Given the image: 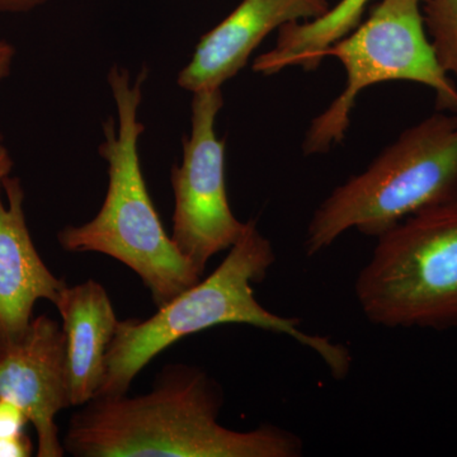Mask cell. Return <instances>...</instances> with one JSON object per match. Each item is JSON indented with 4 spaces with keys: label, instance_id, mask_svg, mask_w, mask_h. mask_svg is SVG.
Wrapping results in <instances>:
<instances>
[{
    "label": "cell",
    "instance_id": "obj_15",
    "mask_svg": "<svg viewBox=\"0 0 457 457\" xmlns=\"http://www.w3.org/2000/svg\"><path fill=\"white\" fill-rule=\"evenodd\" d=\"M35 444L26 432L17 436H0V457H31Z\"/></svg>",
    "mask_w": 457,
    "mask_h": 457
},
{
    "label": "cell",
    "instance_id": "obj_12",
    "mask_svg": "<svg viewBox=\"0 0 457 457\" xmlns=\"http://www.w3.org/2000/svg\"><path fill=\"white\" fill-rule=\"evenodd\" d=\"M369 3L370 0H341L317 20L279 27L276 46L254 60L253 71L266 77L290 66L315 71L323 62L324 51L361 25Z\"/></svg>",
    "mask_w": 457,
    "mask_h": 457
},
{
    "label": "cell",
    "instance_id": "obj_7",
    "mask_svg": "<svg viewBox=\"0 0 457 457\" xmlns=\"http://www.w3.org/2000/svg\"><path fill=\"white\" fill-rule=\"evenodd\" d=\"M191 132L183 137V155L170 170L174 194L171 239L201 276L213 255L228 251L246 222L231 212L225 176V141L216 134L224 106L221 88L192 93Z\"/></svg>",
    "mask_w": 457,
    "mask_h": 457
},
{
    "label": "cell",
    "instance_id": "obj_18",
    "mask_svg": "<svg viewBox=\"0 0 457 457\" xmlns=\"http://www.w3.org/2000/svg\"><path fill=\"white\" fill-rule=\"evenodd\" d=\"M12 168H13V161L9 154L7 147L0 144V186L3 180L11 176Z\"/></svg>",
    "mask_w": 457,
    "mask_h": 457
},
{
    "label": "cell",
    "instance_id": "obj_4",
    "mask_svg": "<svg viewBox=\"0 0 457 457\" xmlns=\"http://www.w3.org/2000/svg\"><path fill=\"white\" fill-rule=\"evenodd\" d=\"M457 198V114L438 111L385 147L368 170L333 189L306 230L314 257L354 228L378 237L414 213Z\"/></svg>",
    "mask_w": 457,
    "mask_h": 457
},
{
    "label": "cell",
    "instance_id": "obj_5",
    "mask_svg": "<svg viewBox=\"0 0 457 457\" xmlns=\"http://www.w3.org/2000/svg\"><path fill=\"white\" fill-rule=\"evenodd\" d=\"M376 239L354 284L370 323L457 328V198L409 216Z\"/></svg>",
    "mask_w": 457,
    "mask_h": 457
},
{
    "label": "cell",
    "instance_id": "obj_8",
    "mask_svg": "<svg viewBox=\"0 0 457 457\" xmlns=\"http://www.w3.org/2000/svg\"><path fill=\"white\" fill-rule=\"evenodd\" d=\"M0 399L23 409L37 436L38 457H62L56 416L73 407L65 336L55 319H32L25 333L0 345Z\"/></svg>",
    "mask_w": 457,
    "mask_h": 457
},
{
    "label": "cell",
    "instance_id": "obj_3",
    "mask_svg": "<svg viewBox=\"0 0 457 457\" xmlns=\"http://www.w3.org/2000/svg\"><path fill=\"white\" fill-rule=\"evenodd\" d=\"M146 77V68L135 80L122 66L110 69L108 86L119 121L110 117L104 123V141L98 147L107 163L106 197L92 220L65 227L57 242L71 253L95 252L121 262L139 276L161 308L203 276L165 231L141 170L139 140L145 126L137 113Z\"/></svg>",
    "mask_w": 457,
    "mask_h": 457
},
{
    "label": "cell",
    "instance_id": "obj_14",
    "mask_svg": "<svg viewBox=\"0 0 457 457\" xmlns=\"http://www.w3.org/2000/svg\"><path fill=\"white\" fill-rule=\"evenodd\" d=\"M29 417L16 403L0 399V436H17L25 432Z\"/></svg>",
    "mask_w": 457,
    "mask_h": 457
},
{
    "label": "cell",
    "instance_id": "obj_2",
    "mask_svg": "<svg viewBox=\"0 0 457 457\" xmlns=\"http://www.w3.org/2000/svg\"><path fill=\"white\" fill-rule=\"evenodd\" d=\"M275 262V249L262 236L257 222L246 221L245 233L212 275L158 308L150 318L119 321L98 396L128 394L135 378L162 352L186 337L222 324H245L290 337L317 353L333 378H347L352 354L345 345L306 333L300 319L281 317L258 302L254 285L266 279Z\"/></svg>",
    "mask_w": 457,
    "mask_h": 457
},
{
    "label": "cell",
    "instance_id": "obj_17",
    "mask_svg": "<svg viewBox=\"0 0 457 457\" xmlns=\"http://www.w3.org/2000/svg\"><path fill=\"white\" fill-rule=\"evenodd\" d=\"M14 56H16V50L13 45L0 38V82L11 74ZM0 144H2V137H0Z\"/></svg>",
    "mask_w": 457,
    "mask_h": 457
},
{
    "label": "cell",
    "instance_id": "obj_6",
    "mask_svg": "<svg viewBox=\"0 0 457 457\" xmlns=\"http://www.w3.org/2000/svg\"><path fill=\"white\" fill-rule=\"evenodd\" d=\"M423 3L381 0L366 22L324 51V57H337L345 66L347 82L336 101L312 120L303 139V154H326L342 143L357 97L375 84H423L436 93L438 111L457 114V87L442 69L427 35Z\"/></svg>",
    "mask_w": 457,
    "mask_h": 457
},
{
    "label": "cell",
    "instance_id": "obj_9",
    "mask_svg": "<svg viewBox=\"0 0 457 457\" xmlns=\"http://www.w3.org/2000/svg\"><path fill=\"white\" fill-rule=\"evenodd\" d=\"M329 9L328 0H242L222 22L201 37L177 83L191 93L222 88L245 68L270 32L286 23L317 20Z\"/></svg>",
    "mask_w": 457,
    "mask_h": 457
},
{
    "label": "cell",
    "instance_id": "obj_11",
    "mask_svg": "<svg viewBox=\"0 0 457 457\" xmlns=\"http://www.w3.org/2000/svg\"><path fill=\"white\" fill-rule=\"evenodd\" d=\"M54 305L65 336L71 404L82 407L101 392L108 348L120 320L106 288L92 278L66 286Z\"/></svg>",
    "mask_w": 457,
    "mask_h": 457
},
{
    "label": "cell",
    "instance_id": "obj_1",
    "mask_svg": "<svg viewBox=\"0 0 457 457\" xmlns=\"http://www.w3.org/2000/svg\"><path fill=\"white\" fill-rule=\"evenodd\" d=\"M221 385L197 366L167 365L149 393L97 396L69 420L75 457H299L302 438L273 425L236 431L219 422Z\"/></svg>",
    "mask_w": 457,
    "mask_h": 457
},
{
    "label": "cell",
    "instance_id": "obj_10",
    "mask_svg": "<svg viewBox=\"0 0 457 457\" xmlns=\"http://www.w3.org/2000/svg\"><path fill=\"white\" fill-rule=\"evenodd\" d=\"M68 286L42 261L25 213V189L18 177L0 186V345L26 332L36 303H55Z\"/></svg>",
    "mask_w": 457,
    "mask_h": 457
},
{
    "label": "cell",
    "instance_id": "obj_16",
    "mask_svg": "<svg viewBox=\"0 0 457 457\" xmlns=\"http://www.w3.org/2000/svg\"><path fill=\"white\" fill-rule=\"evenodd\" d=\"M47 0H0V13H29Z\"/></svg>",
    "mask_w": 457,
    "mask_h": 457
},
{
    "label": "cell",
    "instance_id": "obj_13",
    "mask_svg": "<svg viewBox=\"0 0 457 457\" xmlns=\"http://www.w3.org/2000/svg\"><path fill=\"white\" fill-rule=\"evenodd\" d=\"M423 18L438 62L457 79V0H425Z\"/></svg>",
    "mask_w": 457,
    "mask_h": 457
}]
</instances>
